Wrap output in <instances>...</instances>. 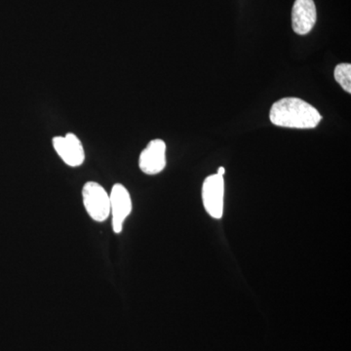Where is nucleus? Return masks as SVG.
Masks as SVG:
<instances>
[{"label": "nucleus", "mask_w": 351, "mask_h": 351, "mask_svg": "<svg viewBox=\"0 0 351 351\" xmlns=\"http://www.w3.org/2000/svg\"><path fill=\"white\" fill-rule=\"evenodd\" d=\"M270 121L285 128L313 129L322 117L311 104L299 98H284L272 105Z\"/></svg>", "instance_id": "nucleus-1"}, {"label": "nucleus", "mask_w": 351, "mask_h": 351, "mask_svg": "<svg viewBox=\"0 0 351 351\" xmlns=\"http://www.w3.org/2000/svg\"><path fill=\"white\" fill-rule=\"evenodd\" d=\"M83 205L92 219L103 223L110 216V195L100 184L88 182L82 189Z\"/></svg>", "instance_id": "nucleus-2"}, {"label": "nucleus", "mask_w": 351, "mask_h": 351, "mask_svg": "<svg viewBox=\"0 0 351 351\" xmlns=\"http://www.w3.org/2000/svg\"><path fill=\"white\" fill-rule=\"evenodd\" d=\"M225 181L218 174L209 176L202 186V200L205 210L212 218L221 219L223 215Z\"/></svg>", "instance_id": "nucleus-3"}, {"label": "nucleus", "mask_w": 351, "mask_h": 351, "mask_svg": "<svg viewBox=\"0 0 351 351\" xmlns=\"http://www.w3.org/2000/svg\"><path fill=\"white\" fill-rule=\"evenodd\" d=\"M110 215L113 232L119 234L123 223L132 212V199L128 189L121 184H115L110 193Z\"/></svg>", "instance_id": "nucleus-4"}, {"label": "nucleus", "mask_w": 351, "mask_h": 351, "mask_svg": "<svg viewBox=\"0 0 351 351\" xmlns=\"http://www.w3.org/2000/svg\"><path fill=\"white\" fill-rule=\"evenodd\" d=\"M52 143L55 152L66 165L78 167L84 162V149L82 141L75 134L68 133L66 136H57L53 138Z\"/></svg>", "instance_id": "nucleus-5"}, {"label": "nucleus", "mask_w": 351, "mask_h": 351, "mask_svg": "<svg viewBox=\"0 0 351 351\" xmlns=\"http://www.w3.org/2000/svg\"><path fill=\"white\" fill-rule=\"evenodd\" d=\"M138 167L147 175H156L166 167V144L160 138L152 140L141 152Z\"/></svg>", "instance_id": "nucleus-6"}, {"label": "nucleus", "mask_w": 351, "mask_h": 351, "mask_svg": "<svg viewBox=\"0 0 351 351\" xmlns=\"http://www.w3.org/2000/svg\"><path fill=\"white\" fill-rule=\"evenodd\" d=\"M317 19L313 0H295L292 9V27L300 36L311 32Z\"/></svg>", "instance_id": "nucleus-7"}, {"label": "nucleus", "mask_w": 351, "mask_h": 351, "mask_svg": "<svg viewBox=\"0 0 351 351\" xmlns=\"http://www.w3.org/2000/svg\"><path fill=\"white\" fill-rule=\"evenodd\" d=\"M335 80L348 93H351V64H339L335 69Z\"/></svg>", "instance_id": "nucleus-8"}, {"label": "nucleus", "mask_w": 351, "mask_h": 351, "mask_svg": "<svg viewBox=\"0 0 351 351\" xmlns=\"http://www.w3.org/2000/svg\"><path fill=\"white\" fill-rule=\"evenodd\" d=\"M226 169L223 167H219L218 169V172H217V174L219 176H221V177H223V175H225Z\"/></svg>", "instance_id": "nucleus-9"}]
</instances>
